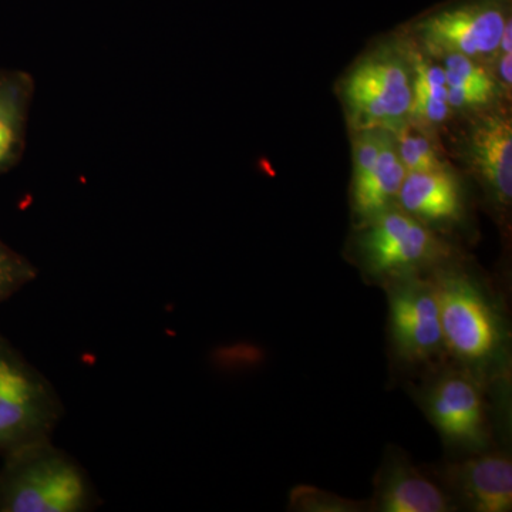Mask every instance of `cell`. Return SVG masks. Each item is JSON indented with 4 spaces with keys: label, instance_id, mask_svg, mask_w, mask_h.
<instances>
[{
    "label": "cell",
    "instance_id": "cell-16",
    "mask_svg": "<svg viewBox=\"0 0 512 512\" xmlns=\"http://www.w3.org/2000/svg\"><path fill=\"white\" fill-rule=\"evenodd\" d=\"M399 143L396 144L397 154L407 173H419V171L443 170L440 158L429 138L420 131L404 126L399 131Z\"/></svg>",
    "mask_w": 512,
    "mask_h": 512
},
{
    "label": "cell",
    "instance_id": "cell-6",
    "mask_svg": "<svg viewBox=\"0 0 512 512\" xmlns=\"http://www.w3.org/2000/svg\"><path fill=\"white\" fill-rule=\"evenodd\" d=\"M508 19L507 0H468L430 13L417 32L440 52L476 57L498 49Z\"/></svg>",
    "mask_w": 512,
    "mask_h": 512
},
{
    "label": "cell",
    "instance_id": "cell-1",
    "mask_svg": "<svg viewBox=\"0 0 512 512\" xmlns=\"http://www.w3.org/2000/svg\"><path fill=\"white\" fill-rule=\"evenodd\" d=\"M0 468V512H83L94 488L82 467L50 439L6 454Z\"/></svg>",
    "mask_w": 512,
    "mask_h": 512
},
{
    "label": "cell",
    "instance_id": "cell-21",
    "mask_svg": "<svg viewBox=\"0 0 512 512\" xmlns=\"http://www.w3.org/2000/svg\"><path fill=\"white\" fill-rule=\"evenodd\" d=\"M512 53H503V59L500 63V72L503 76V80L508 86H511L512 82Z\"/></svg>",
    "mask_w": 512,
    "mask_h": 512
},
{
    "label": "cell",
    "instance_id": "cell-14",
    "mask_svg": "<svg viewBox=\"0 0 512 512\" xmlns=\"http://www.w3.org/2000/svg\"><path fill=\"white\" fill-rule=\"evenodd\" d=\"M407 171L389 131H380L379 154L375 164L353 180L352 198L356 214L363 220H373L389 210L397 198Z\"/></svg>",
    "mask_w": 512,
    "mask_h": 512
},
{
    "label": "cell",
    "instance_id": "cell-8",
    "mask_svg": "<svg viewBox=\"0 0 512 512\" xmlns=\"http://www.w3.org/2000/svg\"><path fill=\"white\" fill-rule=\"evenodd\" d=\"M427 410L440 433L458 446H483L487 440L483 394L466 373H450L434 384Z\"/></svg>",
    "mask_w": 512,
    "mask_h": 512
},
{
    "label": "cell",
    "instance_id": "cell-15",
    "mask_svg": "<svg viewBox=\"0 0 512 512\" xmlns=\"http://www.w3.org/2000/svg\"><path fill=\"white\" fill-rule=\"evenodd\" d=\"M447 94L444 70L431 64L417 62L409 116L424 124L443 123L450 114Z\"/></svg>",
    "mask_w": 512,
    "mask_h": 512
},
{
    "label": "cell",
    "instance_id": "cell-9",
    "mask_svg": "<svg viewBox=\"0 0 512 512\" xmlns=\"http://www.w3.org/2000/svg\"><path fill=\"white\" fill-rule=\"evenodd\" d=\"M376 508L383 512H447V495L403 457L386 461L376 485Z\"/></svg>",
    "mask_w": 512,
    "mask_h": 512
},
{
    "label": "cell",
    "instance_id": "cell-12",
    "mask_svg": "<svg viewBox=\"0 0 512 512\" xmlns=\"http://www.w3.org/2000/svg\"><path fill=\"white\" fill-rule=\"evenodd\" d=\"M397 200L406 214L419 221H456L463 211L457 181L444 168L407 173Z\"/></svg>",
    "mask_w": 512,
    "mask_h": 512
},
{
    "label": "cell",
    "instance_id": "cell-13",
    "mask_svg": "<svg viewBox=\"0 0 512 512\" xmlns=\"http://www.w3.org/2000/svg\"><path fill=\"white\" fill-rule=\"evenodd\" d=\"M458 487L471 510L508 512L512 508V463L501 454L474 457L458 466Z\"/></svg>",
    "mask_w": 512,
    "mask_h": 512
},
{
    "label": "cell",
    "instance_id": "cell-20",
    "mask_svg": "<svg viewBox=\"0 0 512 512\" xmlns=\"http://www.w3.org/2000/svg\"><path fill=\"white\" fill-rule=\"evenodd\" d=\"M491 100L488 94L477 90L460 89V87H448V106L454 109H466V107L483 106Z\"/></svg>",
    "mask_w": 512,
    "mask_h": 512
},
{
    "label": "cell",
    "instance_id": "cell-5",
    "mask_svg": "<svg viewBox=\"0 0 512 512\" xmlns=\"http://www.w3.org/2000/svg\"><path fill=\"white\" fill-rule=\"evenodd\" d=\"M357 251L369 274L393 278L412 275L443 255L440 242L423 222L392 210L370 220L357 241Z\"/></svg>",
    "mask_w": 512,
    "mask_h": 512
},
{
    "label": "cell",
    "instance_id": "cell-2",
    "mask_svg": "<svg viewBox=\"0 0 512 512\" xmlns=\"http://www.w3.org/2000/svg\"><path fill=\"white\" fill-rule=\"evenodd\" d=\"M60 417L52 384L0 335V456L50 439Z\"/></svg>",
    "mask_w": 512,
    "mask_h": 512
},
{
    "label": "cell",
    "instance_id": "cell-10",
    "mask_svg": "<svg viewBox=\"0 0 512 512\" xmlns=\"http://www.w3.org/2000/svg\"><path fill=\"white\" fill-rule=\"evenodd\" d=\"M468 156L498 201L512 197V124L508 116L491 114L478 121L468 140Z\"/></svg>",
    "mask_w": 512,
    "mask_h": 512
},
{
    "label": "cell",
    "instance_id": "cell-4",
    "mask_svg": "<svg viewBox=\"0 0 512 512\" xmlns=\"http://www.w3.org/2000/svg\"><path fill=\"white\" fill-rule=\"evenodd\" d=\"M402 60L389 55L357 63L343 83V99L356 130L399 133L412 104V84Z\"/></svg>",
    "mask_w": 512,
    "mask_h": 512
},
{
    "label": "cell",
    "instance_id": "cell-22",
    "mask_svg": "<svg viewBox=\"0 0 512 512\" xmlns=\"http://www.w3.org/2000/svg\"><path fill=\"white\" fill-rule=\"evenodd\" d=\"M498 47H501V50H503V53H512L511 19H508L507 23H505L503 35H501L500 45H498Z\"/></svg>",
    "mask_w": 512,
    "mask_h": 512
},
{
    "label": "cell",
    "instance_id": "cell-3",
    "mask_svg": "<svg viewBox=\"0 0 512 512\" xmlns=\"http://www.w3.org/2000/svg\"><path fill=\"white\" fill-rule=\"evenodd\" d=\"M444 348L468 365H484L500 350L503 342L500 319L493 303L480 286L457 272L437 276Z\"/></svg>",
    "mask_w": 512,
    "mask_h": 512
},
{
    "label": "cell",
    "instance_id": "cell-7",
    "mask_svg": "<svg viewBox=\"0 0 512 512\" xmlns=\"http://www.w3.org/2000/svg\"><path fill=\"white\" fill-rule=\"evenodd\" d=\"M393 279L389 305L394 346L403 359L426 362L444 349L436 286L413 274Z\"/></svg>",
    "mask_w": 512,
    "mask_h": 512
},
{
    "label": "cell",
    "instance_id": "cell-11",
    "mask_svg": "<svg viewBox=\"0 0 512 512\" xmlns=\"http://www.w3.org/2000/svg\"><path fill=\"white\" fill-rule=\"evenodd\" d=\"M35 93L32 76L0 70V175L19 163L26 147V127Z\"/></svg>",
    "mask_w": 512,
    "mask_h": 512
},
{
    "label": "cell",
    "instance_id": "cell-19",
    "mask_svg": "<svg viewBox=\"0 0 512 512\" xmlns=\"http://www.w3.org/2000/svg\"><path fill=\"white\" fill-rule=\"evenodd\" d=\"M292 504L303 511H349L348 501L322 493L315 488L301 487L293 491Z\"/></svg>",
    "mask_w": 512,
    "mask_h": 512
},
{
    "label": "cell",
    "instance_id": "cell-18",
    "mask_svg": "<svg viewBox=\"0 0 512 512\" xmlns=\"http://www.w3.org/2000/svg\"><path fill=\"white\" fill-rule=\"evenodd\" d=\"M447 87L477 90V92L494 96V83L483 67L478 66L470 57L450 53L444 66Z\"/></svg>",
    "mask_w": 512,
    "mask_h": 512
},
{
    "label": "cell",
    "instance_id": "cell-17",
    "mask_svg": "<svg viewBox=\"0 0 512 512\" xmlns=\"http://www.w3.org/2000/svg\"><path fill=\"white\" fill-rule=\"evenodd\" d=\"M37 271L28 258L13 251L0 239V305L23 286L35 281Z\"/></svg>",
    "mask_w": 512,
    "mask_h": 512
}]
</instances>
